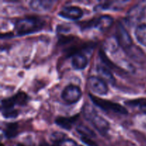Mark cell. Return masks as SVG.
<instances>
[{"label":"cell","instance_id":"obj_8","mask_svg":"<svg viewBox=\"0 0 146 146\" xmlns=\"http://www.w3.org/2000/svg\"><path fill=\"white\" fill-rule=\"evenodd\" d=\"M58 15L61 17L71 20H78L84 15L82 9L78 7L75 6H67L64 7L58 13Z\"/></svg>","mask_w":146,"mask_h":146},{"label":"cell","instance_id":"obj_19","mask_svg":"<svg viewBox=\"0 0 146 146\" xmlns=\"http://www.w3.org/2000/svg\"><path fill=\"white\" fill-rule=\"evenodd\" d=\"M13 96L18 106H24L28 102L29 96L24 92H19Z\"/></svg>","mask_w":146,"mask_h":146},{"label":"cell","instance_id":"obj_15","mask_svg":"<svg viewBox=\"0 0 146 146\" xmlns=\"http://www.w3.org/2000/svg\"><path fill=\"white\" fill-rule=\"evenodd\" d=\"M143 13V7L140 5H135L133 7L128 13L130 19L132 20H139L141 19Z\"/></svg>","mask_w":146,"mask_h":146},{"label":"cell","instance_id":"obj_21","mask_svg":"<svg viewBox=\"0 0 146 146\" xmlns=\"http://www.w3.org/2000/svg\"><path fill=\"white\" fill-rule=\"evenodd\" d=\"M58 143L60 146H78L76 142L71 139H64Z\"/></svg>","mask_w":146,"mask_h":146},{"label":"cell","instance_id":"obj_14","mask_svg":"<svg viewBox=\"0 0 146 146\" xmlns=\"http://www.w3.org/2000/svg\"><path fill=\"white\" fill-rule=\"evenodd\" d=\"M135 36L140 44L146 46V24H141L136 27Z\"/></svg>","mask_w":146,"mask_h":146},{"label":"cell","instance_id":"obj_3","mask_svg":"<svg viewBox=\"0 0 146 146\" xmlns=\"http://www.w3.org/2000/svg\"><path fill=\"white\" fill-rule=\"evenodd\" d=\"M89 97L94 105L99 107L103 111H106V112L115 113L121 114V115L128 114V112L126 108L122 106L121 104L106 99H104V98H101L99 97L91 95V94H89Z\"/></svg>","mask_w":146,"mask_h":146},{"label":"cell","instance_id":"obj_17","mask_svg":"<svg viewBox=\"0 0 146 146\" xmlns=\"http://www.w3.org/2000/svg\"><path fill=\"white\" fill-rule=\"evenodd\" d=\"M76 131L78 133H79L81 136L88 137V138H92L95 137L96 134L94 131H91L89 128L85 126L84 125H79L76 127Z\"/></svg>","mask_w":146,"mask_h":146},{"label":"cell","instance_id":"obj_1","mask_svg":"<svg viewBox=\"0 0 146 146\" xmlns=\"http://www.w3.org/2000/svg\"><path fill=\"white\" fill-rule=\"evenodd\" d=\"M44 21L38 17H25L19 19L14 25V31L18 36H24L37 32L42 29Z\"/></svg>","mask_w":146,"mask_h":146},{"label":"cell","instance_id":"obj_20","mask_svg":"<svg viewBox=\"0 0 146 146\" xmlns=\"http://www.w3.org/2000/svg\"><path fill=\"white\" fill-rule=\"evenodd\" d=\"M81 141L88 146H98V144L95 141H94L91 138H88V137L81 136Z\"/></svg>","mask_w":146,"mask_h":146},{"label":"cell","instance_id":"obj_10","mask_svg":"<svg viewBox=\"0 0 146 146\" xmlns=\"http://www.w3.org/2000/svg\"><path fill=\"white\" fill-rule=\"evenodd\" d=\"M78 117V114L71 117H58L56 118L55 123L63 129L69 131L71 129L73 125L76 122Z\"/></svg>","mask_w":146,"mask_h":146},{"label":"cell","instance_id":"obj_23","mask_svg":"<svg viewBox=\"0 0 146 146\" xmlns=\"http://www.w3.org/2000/svg\"><path fill=\"white\" fill-rule=\"evenodd\" d=\"M38 146H49L47 143H41V144H39Z\"/></svg>","mask_w":146,"mask_h":146},{"label":"cell","instance_id":"obj_24","mask_svg":"<svg viewBox=\"0 0 146 146\" xmlns=\"http://www.w3.org/2000/svg\"><path fill=\"white\" fill-rule=\"evenodd\" d=\"M52 146H60V145L58 143H54V145H53Z\"/></svg>","mask_w":146,"mask_h":146},{"label":"cell","instance_id":"obj_12","mask_svg":"<svg viewBox=\"0 0 146 146\" xmlns=\"http://www.w3.org/2000/svg\"><path fill=\"white\" fill-rule=\"evenodd\" d=\"M96 71L101 79L104 80L105 82H108V84H111V85L115 84V78H114L112 73L110 71L108 68H106V67L103 66L98 65L96 67Z\"/></svg>","mask_w":146,"mask_h":146},{"label":"cell","instance_id":"obj_26","mask_svg":"<svg viewBox=\"0 0 146 146\" xmlns=\"http://www.w3.org/2000/svg\"><path fill=\"white\" fill-rule=\"evenodd\" d=\"M1 146H4V145H3V144H1Z\"/></svg>","mask_w":146,"mask_h":146},{"label":"cell","instance_id":"obj_9","mask_svg":"<svg viewBox=\"0 0 146 146\" xmlns=\"http://www.w3.org/2000/svg\"><path fill=\"white\" fill-rule=\"evenodd\" d=\"M55 1L51 0H33L29 2V6L34 11H46L52 8Z\"/></svg>","mask_w":146,"mask_h":146},{"label":"cell","instance_id":"obj_5","mask_svg":"<svg viewBox=\"0 0 146 146\" xmlns=\"http://www.w3.org/2000/svg\"><path fill=\"white\" fill-rule=\"evenodd\" d=\"M115 38H116V41L118 45L124 50L128 49L132 46V38L129 33L121 23H118L117 24L116 29H115Z\"/></svg>","mask_w":146,"mask_h":146},{"label":"cell","instance_id":"obj_7","mask_svg":"<svg viewBox=\"0 0 146 146\" xmlns=\"http://www.w3.org/2000/svg\"><path fill=\"white\" fill-rule=\"evenodd\" d=\"M88 84L90 89L98 95H106L108 91L106 83L98 77H89L88 80Z\"/></svg>","mask_w":146,"mask_h":146},{"label":"cell","instance_id":"obj_11","mask_svg":"<svg viewBox=\"0 0 146 146\" xmlns=\"http://www.w3.org/2000/svg\"><path fill=\"white\" fill-rule=\"evenodd\" d=\"M88 64V59L86 56L81 52L76 53L72 56L71 65L76 70H83Z\"/></svg>","mask_w":146,"mask_h":146},{"label":"cell","instance_id":"obj_4","mask_svg":"<svg viewBox=\"0 0 146 146\" xmlns=\"http://www.w3.org/2000/svg\"><path fill=\"white\" fill-rule=\"evenodd\" d=\"M113 22V19L111 17L108 15H104L98 18L93 19L88 21L82 22L80 25L82 29H87L88 28H95L98 29L100 31H104L108 29Z\"/></svg>","mask_w":146,"mask_h":146},{"label":"cell","instance_id":"obj_18","mask_svg":"<svg viewBox=\"0 0 146 146\" xmlns=\"http://www.w3.org/2000/svg\"><path fill=\"white\" fill-rule=\"evenodd\" d=\"M126 104L132 106H138L141 112L143 113L144 114H146V99H136L130 101L126 103Z\"/></svg>","mask_w":146,"mask_h":146},{"label":"cell","instance_id":"obj_6","mask_svg":"<svg viewBox=\"0 0 146 146\" xmlns=\"http://www.w3.org/2000/svg\"><path fill=\"white\" fill-rule=\"evenodd\" d=\"M82 92L79 87L74 85H68L64 88L61 94V98L68 104H74L81 98Z\"/></svg>","mask_w":146,"mask_h":146},{"label":"cell","instance_id":"obj_25","mask_svg":"<svg viewBox=\"0 0 146 146\" xmlns=\"http://www.w3.org/2000/svg\"><path fill=\"white\" fill-rule=\"evenodd\" d=\"M17 146H26V145H23V144H18V145H17Z\"/></svg>","mask_w":146,"mask_h":146},{"label":"cell","instance_id":"obj_13","mask_svg":"<svg viewBox=\"0 0 146 146\" xmlns=\"http://www.w3.org/2000/svg\"><path fill=\"white\" fill-rule=\"evenodd\" d=\"M4 134L7 138H14L18 135V123H9L6 124L4 129Z\"/></svg>","mask_w":146,"mask_h":146},{"label":"cell","instance_id":"obj_22","mask_svg":"<svg viewBox=\"0 0 146 146\" xmlns=\"http://www.w3.org/2000/svg\"><path fill=\"white\" fill-rule=\"evenodd\" d=\"M12 33H6V34H1V38H7V37H11L12 36Z\"/></svg>","mask_w":146,"mask_h":146},{"label":"cell","instance_id":"obj_2","mask_svg":"<svg viewBox=\"0 0 146 146\" xmlns=\"http://www.w3.org/2000/svg\"><path fill=\"white\" fill-rule=\"evenodd\" d=\"M86 119L101 134L106 135L109 130V123L95 111L92 106L86 104L83 108Z\"/></svg>","mask_w":146,"mask_h":146},{"label":"cell","instance_id":"obj_16","mask_svg":"<svg viewBox=\"0 0 146 146\" xmlns=\"http://www.w3.org/2000/svg\"><path fill=\"white\" fill-rule=\"evenodd\" d=\"M99 57L101 58V61L108 67V68H111V69H115V70H119V67L116 65V64H114L108 56L106 54V53L104 52V50H100L99 51Z\"/></svg>","mask_w":146,"mask_h":146}]
</instances>
